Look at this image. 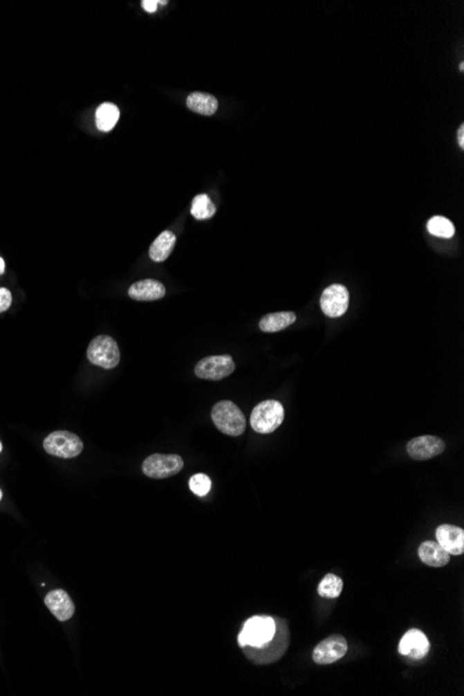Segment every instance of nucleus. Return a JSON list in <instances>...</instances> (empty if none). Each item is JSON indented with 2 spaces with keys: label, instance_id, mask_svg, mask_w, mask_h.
Segmentation results:
<instances>
[{
  "label": "nucleus",
  "instance_id": "obj_6",
  "mask_svg": "<svg viewBox=\"0 0 464 696\" xmlns=\"http://www.w3.org/2000/svg\"><path fill=\"white\" fill-rule=\"evenodd\" d=\"M44 448L52 456L73 459L81 455L84 443L78 435L70 431H55L45 438Z\"/></svg>",
  "mask_w": 464,
  "mask_h": 696
},
{
  "label": "nucleus",
  "instance_id": "obj_14",
  "mask_svg": "<svg viewBox=\"0 0 464 696\" xmlns=\"http://www.w3.org/2000/svg\"><path fill=\"white\" fill-rule=\"evenodd\" d=\"M45 605L59 621L70 620L75 612V606L70 595L63 589L49 592L45 598Z\"/></svg>",
  "mask_w": 464,
  "mask_h": 696
},
{
  "label": "nucleus",
  "instance_id": "obj_13",
  "mask_svg": "<svg viewBox=\"0 0 464 696\" xmlns=\"http://www.w3.org/2000/svg\"><path fill=\"white\" fill-rule=\"evenodd\" d=\"M436 542L449 555H463L464 553V530L450 524H442L436 529Z\"/></svg>",
  "mask_w": 464,
  "mask_h": 696
},
{
  "label": "nucleus",
  "instance_id": "obj_17",
  "mask_svg": "<svg viewBox=\"0 0 464 696\" xmlns=\"http://www.w3.org/2000/svg\"><path fill=\"white\" fill-rule=\"evenodd\" d=\"M177 242V237L171 231L162 232L149 248V256L153 262H165L171 255Z\"/></svg>",
  "mask_w": 464,
  "mask_h": 696
},
{
  "label": "nucleus",
  "instance_id": "obj_29",
  "mask_svg": "<svg viewBox=\"0 0 464 696\" xmlns=\"http://www.w3.org/2000/svg\"><path fill=\"white\" fill-rule=\"evenodd\" d=\"M463 70H464V64L461 63V64H460V71H463Z\"/></svg>",
  "mask_w": 464,
  "mask_h": 696
},
{
  "label": "nucleus",
  "instance_id": "obj_16",
  "mask_svg": "<svg viewBox=\"0 0 464 696\" xmlns=\"http://www.w3.org/2000/svg\"><path fill=\"white\" fill-rule=\"evenodd\" d=\"M418 558L429 567H443L450 560V555L436 541L423 542L418 548Z\"/></svg>",
  "mask_w": 464,
  "mask_h": 696
},
{
  "label": "nucleus",
  "instance_id": "obj_9",
  "mask_svg": "<svg viewBox=\"0 0 464 696\" xmlns=\"http://www.w3.org/2000/svg\"><path fill=\"white\" fill-rule=\"evenodd\" d=\"M320 306L323 313L327 317H341L346 313L349 307V291L345 285L341 284H334L330 285L328 288L324 289L322 299H320Z\"/></svg>",
  "mask_w": 464,
  "mask_h": 696
},
{
  "label": "nucleus",
  "instance_id": "obj_31",
  "mask_svg": "<svg viewBox=\"0 0 464 696\" xmlns=\"http://www.w3.org/2000/svg\"><path fill=\"white\" fill-rule=\"evenodd\" d=\"M0 450H2V443H0Z\"/></svg>",
  "mask_w": 464,
  "mask_h": 696
},
{
  "label": "nucleus",
  "instance_id": "obj_10",
  "mask_svg": "<svg viewBox=\"0 0 464 696\" xmlns=\"http://www.w3.org/2000/svg\"><path fill=\"white\" fill-rule=\"evenodd\" d=\"M348 653V642L342 635L334 634L322 641L313 650V661L317 664H333Z\"/></svg>",
  "mask_w": 464,
  "mask_h": 696
},
{
  "label": "nucleus",
  "instance_id": "obj_1",
  "mask_svg": "<svg viewBox=\"0 0 464 696\" xmlns=\"http://www.w3.org/2000/svg\"><path fill=\"white\" fill-rule=\"evenodd\" d=\"M275 634L274 638L261 648H250L245 646L243 652L246 656L256 664H267L272 663L285 653L289 645V630L288 624L282 619H275Z\"/></svg>",
  "mask_w": 464,
  "mask_h": 696
},
{
  "label": "nucleus",
  "instance_id": "obj_5",
  "mask_svg": "<svg viewBox=\"0 0 464 696\" xmlns=\"http://www.w3.org/2000/svg\"><path fill=\"white\" fill-rule=\"evenodd\" d=\"M285 412L279 402L264 401L253 409L250 414V425L257 434H271L284 421Z\"/></svg>",
  "mask_w": 464,
  "mask_h": 696
},
{
  "label": "nucleus",
  "instance_id": "obj_23",
  "mask_svg": "<svg viewBox=\"0 0 464 696\" xmlns=\"http://www.w3.org/2000/svg\"><path fill=\"white\" fill-rule=\"evenodd\" d=\"M342 589H344V581L333 573L327 574L319 584V595L323 598L330 599L338 598L342 594Z\"/></svg>",
  "mask_w": 464,
  "mask_h": 696
},
{
  "label": "nucleus",
  "instance_id": "obj_20",
  "mask_svg": "<svg viewBox=\"0 0 464 696\" xmlns=\"http://www.w3.org/2000/svg\"><path fill=\"white\" fill-rule=\"evenodd\" d=\"M120 118V110L113 103H103L96 110V125L100 131H111Z\"/></svg>",
  "mask_w": 464,
  "mask_h": 696
},
{
  "label": "nucleus",
  "instance_id": "obj_26",
  "mask_svg": "<svg viewBox=\"0 0 464 696\" xmlns=\"http://www.w3.org/2000/svg\"><path fill=\"white\" fill-rule=\"evenodd\" d=\"M142 8L149 13H154L158 10V2L156 0H143Z\"/></svg>",
  "mask_w": 464,
  "mask_h": 696
},
{
  "label": "nucleus",
  "instance_id": "obj_7",
  "mask_svg": "<svg viewBox=\"0 0 464 696\" xmlns=\"http://www.w3.org/2000/svg\"><path fill=\"white\" fill-rule=\"evenodd\" d=\"M184 467V460L178 455H151L147 459H145L142 464V471L145 475L154 478V479H162V478H169L176 474H178Z\"/></svg>",
  "mask_w": 464,
  "mask_h": 696
},
{
  "label": "nucleus",
  "instance_id": "obj_2",
  "mask_svg": "<svg viewBox=\"0 0 464 696\" xmlns=\"http://www.w3.org/2000/svg\"><path fill=\"white\" fill-rule=\"evenodd\" d=\"M275 627V619L270 616H253L243 624L238 643L241 648H261L274 638Z\"/></svg>",
  "mask_w": 464,
  "mask_h": 696
},
{
  "label": "nucleus",
  "instance_id": "obj_25",
  "mask_svg": "<svg viewBox=\"0 0 464 696\" xmlns=\"http://www.w3.org/2000/svg\"><path fill=\"white\" fill-rule=\"evenodd\" d=\"M12 302H13L12 292L6 288H0V313L6 311L12 306Z\"/></svg>",
  "mask_w": 464,
  "mask_h": 696
},
{
  "label": "nucleus",
  "instance_id": "obj_21",
  "mask_svg": "<svg viewBox=\"0 0 464 696\" xmlns=\"http://www.w3.org/2000/svg\"><path fill=\"white\" fill-rule=\"evenodd\" d=\"M216 213V206L213 205L212 199L205 195V194H201V195H196L192 201V208H191V214L196 219V220H207V219H212Z\"/></svg>",
  "mask_w": 464,
  "mask_h": 696
},
{
  "label": "nucleus",
  "instance_id": "obj_27",
  "mask_svg": "<svg viewBox=\"0 0 464 696\" xmlns=\"http://www.w3.org/2000/svg\"><path fill=\"white\" fill-rule=\"evenodd\" d=\"M457 142L461 149H464V124H461L457 129Z\"/></svg>",
  "mask_w": 464,
  "mask_h": 696
},
{
  "label": "nucleus",
  "instance_id": "obj_28",
  "mask_svg": "<svg viewBox=\"0 0 464 696\" xmlns=\"http://www.w3.org/2000/svg\"><path fill=\"white\" fill-rule=\"evenodd\" d=\"M5 268H6V264H5V260L0 257V274H3L5 273Z\"/></svg>",
  "mask_w": 464,
  "mask_h": 696
},
{
  "label": "nucleus",
  "instance_id": "obj_3",
  "mask_svg": "<svg viewBox=\"0 0 464 696\" xmlns=\"http://www.w3.org/2000/svg\"><path fill=\"white\" fill-rule=\"evenodd\" d=\"M214 425L225 435L239 437L245 432L246 420L241 409L230 401H221L212 410Z\"/></svg>",
  "mask_w": 464,
  "mask_h": 696
},
{
  "label": "nucleus",
  "instance_id": "obj_22",
  "mask_svg": "<svg viewBox=\"0 0 464 696\" xmlns=\"http://www.w3.org/2000/svg\"><path fill=\"white\" fill-rule=\"evenodd\" d=\"M427 230L431 235L438 237V238H445L449 239L454 235V226L452 224L450 220L440 217V216H434L432 219L428 220Z\"/></svg>",
  "mask_w": 464,
  "mask_h": 696
},
{
  "label": "nucleus",
  "instance_id": "obj_15",
  "mask_svg": "<svg viewBox=\"0 0 464 696\" xmlns=\"http://www.w3.org/2000/svg\"><path fill=\"white\" fill-rule=\"evenodd\" d=\"M128 295L133 300L151 302L162 299L166 295V288L156 280H142L129 286Z\"/></svg>",
  "mask_w": 464,
  "mask_h": 696
},
{
  "label": "nucleus",
  "instance_id": "obj_19",
  "mask_svg": "<svg viewBox=\"0 0 464 696\" xmlns=\"http://www.w3.org/2000/svg\"><path fill=\"white\" fill-rule=\"evenodd\" d=\"M296 321V314L292 311H279V313H271L266 314L260 322L259 327L263 332H278L289 325H292Z\"/></svg>",
  "mask_w": 464,
  "mask_h": 696
},
{
  "label": "nucleus",
  "instance_id": "obj_24",
  "mask_svg": "<svg viewBox=\"0 0 464 696\" xmlns=\"http://www.w3.org/2000/svg\"><path fill=\"white\" fill-rule=\"evenodd\" d=\"M191 491L198 496H206L212 489V479L206 474H195L189 479Z\"/></svg>",
  "mask_w": 464,
  "mask_h": 696
},
{
  "label": "nucleus",
  "instance_id": "obj_8",
  "mask_svg": "<svg viewBox=\"0 0 464 696\" xmlns=\"http://www.w3.org/2000/svg\"><path fill=\"white\" fill-rule=\"evenodd\" d=\"M235 372L234 359L230 355L209 356L198 362L195 367L196 377L209 381H220Z\"/></svg>",
  "mask_w": 464,
  "mask_h": 696
},
{
  "label": "nucleus",
  "instance_id": "obj_12",
  "mask_svg": "<svg viewBox=\"0 0 464 696\" xmlns=\"http://www.w3.org/2000/svg\"><path fill=\"white\" fill-rule=\"evenodd\" d=\"M429 650V641L420 630L407 631L399 642V653L411 660L423 659Z\"/></svg>",
  "mask_w": 464,
  "mask_h": 696
},
{
  "label": "nucleus",
  "instance_id": "obj_4",
  "mask_svg": "<svg viewBox=\"0 0 464 696\" xmlns=\"http://www.w3.org/2000/svg\"><path fill=\"white\" fill-rule=\"evenodd\" d=\"M88 360L104 370H111L120 363V349L117 342L109 335H99L92 339L86 351Z\"/></svg>",
  "mask_w": 464,
  "mask_h": 696
},
{
  "label": "nucleus",
  "instance_id": "obj_11",
  "mask_svg": "<svg viewBox=\"0 0 464 696\" xmlns=\"http://www.w3.org/2000/svg\"><path fill=\"white\" fill-rule=\"evenodd\" d=\"M406 450L413 460H429L445 450V442L432 435H423L409 441Z\"/></svg>",
  "mask_w": 464,
  "mask_h": 696
},
{
  "label": "nucleus",
  "instance_id": "obj_30",
  "mask_svg": "<svg viewBox=\"0 0 464 696\" xmlns=\"http://www.w3.org/2000/svg\"><path fill=\"white\" fill-rule=\"evenodd\" d=\"M2 497H3V493H2V489H0V500H2Z\"/></svg>",
  "mask_w": 464,
  "mask_h": 696
},
{
  "label": "nucleus",
  "instance_id": "obj_18",
  "mask_svg": "<svg viewBox=\"0 0 464 696\" xmlns=\"http://www.w3.org/2000/svg\"><path fill=\"white\" fill-rule=\"evenodd\" d=\"M187 106L201 116H213L219 109V102L209 93L194 92L187 98Z\"/></svg>",
  "mask_w": 464,
  "mask_h": 696
}]
</instances>
